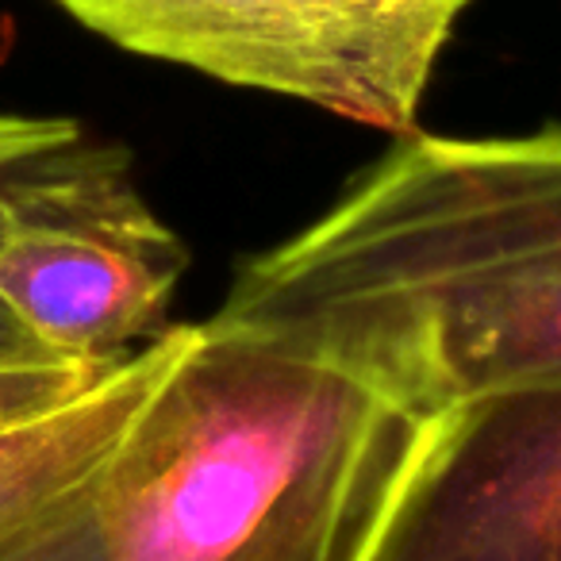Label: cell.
Instances as JSON below:
<instances>
[{
  "label": "cell",
  "mask_w": 561,
  "mask_h": 561,
  "mask_svg": "<svg viewBox=\"0 0 561 561\" xmlns=\"http://www.w3.org/2000/svg\"><path fill=\"white\" fill-rule=\"evenodd\" d=\"M208 323L328 362L420 423L561 385V127L400 135L320 219L250 257Z\"/></svg>",
  "instance_id": "1"
},
{
  "label": "cell",
  "mask_w": 561,
  "mask_h": 561,
  "mask_svg": "<svg viewBox=\"0 0 561 561\" xmlns=\"http://www.w3.org/2000/svg\"><path fill=\"white\" fill-rule=\"evenodd\" d=\"M35 366H70V358L55 354L47 343H39L20 323V316L0 300V369H35Z\"/></svg>",
  "instance_id": "10"
},
{
  "label": "cell",
  "mask_w": 561,
  "mask_h": 561,
  "mask_svg": "<svg viewBox=\"0 0 561 561\" xmlns=\"http://www.w3.org/2000/svg\"><path fill=\"white\" fill-rule=\"evenodd\" d=\"M89 481L24 519L4 523L0 561H104Z\"/></svg>",
  "instance_id": "7"
},
{
  "label": "cell",
  "mask_w": 561,
  "mask_h": 561,
  "mask_svg": "<svg viewBox=\"0 0 561 561\" xmlns=\"http://www.w3.org/2000/svg\"><path fill=\"white\" fill-rule=\"evenodd\" d=\"M131 55L289 96L392 135L415 131L469 0H58Z\"/></svg>",
  "instance_id": "3"
},
{
  "label": "cell",
  "mask_w": 561,
  "mask_h": 561,
  "mask_svg": "<svg viewBox=\"0 0 561 561\" xmlns=\"http://www.w3.org/2000/svg\"><path fill=\"white\" fill-rule=\"evenodd\" d=\"M188 339L193 328H165L70 408L0 431V527L85 484Z\"/></svg>",
  "instance_id": "6"
},
{
  "label": "cell",
  "mask_w": 561,
  "mask_h": 561,
  "mask_svg": "<svg viewBox=\"0 0 561 561\" xmlns=\"http://www.w3.org/2000/svg\"><path fill=\"white\" fill-rule=\"evenodd\" d=\"M188 247L150 211L124 147L85 135L4 173L0 300L70 362L116 366L165 331Z\"/></svg>",
  "instance_id": "4"
},
{
  "label": "cell",
  "mask_w": 561,
  "mask_h": 561,
  "mask_svg": "<svg viewBox=\"0 0 561 561\" xmlns=\"http://www.w3.org/2000/svg\"><path fill=\"white\" fill-rule=\"evenodd\" d=\"M369 561H561V385L427 420Z\"/></svg>",
  "instance_id": "5"
},
{
  "label": "cell",
  "mask_w": 561,
  "mask_h": 561,
  "mask_svg": "<svg viewBox=\"0 0 561 561\" xmlns=\"http://www.w3.org/2000/svg\"><path fill=\"white\" fill-rule=\"evenodd\" d=\"M119 366V362H116ZM116 366L70 362V366L0 369V431L24 427L43 415H55L93 392Z\"/></svg>",
  "instance_id": "8"
},
{
  "label": "cell",
  "mask_w": 561,
  "mask_h": 561,
  "mask_svg": "<svg viewBox=\"0 0 561 561\" xmlns=\"http://www.w3.org/2000/svg\"><path fill=\"white\" fill-rule=\"evenodd\" d=\"M423 431L328 362L201 323L89 481L104 561H369Z\"/></svg>",
  "instance_id": "2"
},
{
  "label": "cell",
  "mask_w": 561,
  "mask_h": 561,
  "mask_svg": "<svg viewBox=\"0 0 561 561\" xmlns=\"http://www.w3.org/2000/svg\"><path fill=\"white\" fill-rule=\"evenodd\" d=\"M81 127L58 116H12L0 112V224H4V173L16 162L78 139Z\"/></svg>",
  "instance_id": "9"
}]
</instances>
